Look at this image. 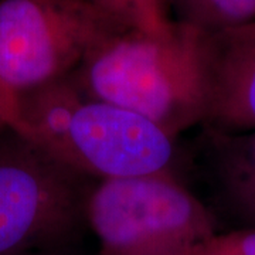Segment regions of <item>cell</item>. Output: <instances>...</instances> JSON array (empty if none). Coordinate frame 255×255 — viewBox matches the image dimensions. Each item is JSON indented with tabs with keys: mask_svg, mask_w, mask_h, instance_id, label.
Instances as JSON below:
<instances>
[{
	"mask_svg": "<svg viewBox=\"0 0 255 255\" xmlns=\"http://www.w3.org/2000/svg\"><path fill=\"white\" fill-rule=\"evenodd\" d=\"M85 220L100 255H190L217 233L210 210L172 172L101 180L88 194Z\"/></svg>",
	"mask_w": 255,
	"mask_h": 255,
	"instance_id": "cell-3",
	"label": "cell"
},
{
	"mask_svg": "<svg viewBox=\"0 0 255 255\" xmlns=\"http://www.w3.org/2000/svg\"><path fill=\"white\" fill-rule=\"evenodd\" d=\"M207 111L211 133L236 135L255 129V20L207 33Z\"/></svg>",
	"mask_w": 255,
	"mask_h": 255,
	"instance_id": "cell-6",
	"label": "cell"
},
{
	"mask_svg": "<svg viewBox=\"0 0 255 255\" xmlns=\"http://www.w3.org/2000/svg\"><path fill=\"white\" fill-rule=\"evenodd\" d=\"M87 176L21 136L0 132V255L55 251L85 219Z\"/></svg>",
	"mask_w": 255,
	"mask_h": 255,
	"instance_id": "cell-4",
	"label": "cell"
},
{
	"mask_svg": "<svg viewBox=\"0 0 255 255\" xmlns=\"http://www.w3.org/2000/svg\"><path fill=\"white\" fill-rule=\"evenodd\" d=\"M122 31L90 0H0V88L14 97L71 75Z\"/></svg>",
	"mask_w": 255,
	"mask_h": 255,
	"instance_id": "cell-5",
	"label": "cell"
},
{
	"mask_svg": "<svg viewBox=\"0 0 255 255\" xmlns=\"http://www.w3.org/2000/svg\"><path fill=\"white\" fill-rule=\"evenodd\" d=\"M184 23L219 33L255 20V0H176Z\"/></svg>",
	"mask_w": 255,
	"mask_h": 255,
	"instance_id": "cell-8",
	"label": "cell"
},
{
	"mask_svg": "<svg viewBox=\"0 0 255 255\" xmlns=\"http://www.w3.org/2000/svg\"><path fill=\"white\" fill-rule=\"evenodd\" d=\"M211 137L220 194L247 227L255 228V129L236 135L211 133Z\"/></svg>",
	"mask_w": 255,
	"mask_h": 255,
	"instance_id": "cell-7",
	"label": "cell"
},
{
	"mask_svg": "<svg viewBox=\"0 0 255 255\" xmlns=\"http://www.w3.org/2000/svg\"><path fill=\"white\" fill-rule=\"evenodd\" d=\"M127 30L160 34L172 26L167 0H90Z\"/></svg>",
	"mask_w": 255,
	"mask_h": 255,
	"instance_id": "cell-9",
	"label": "cell"
},
{
	"mask_svg": "<svg viewBox=\"0 0 255 255\" xmlns=\"http://www.w3.org/2000/svg\"><path fill=\"white\" fill-rule=\"evenodd\" d=\"M18 255H57L54 251H31V253H24Z\"/></svg>",
	"mask_w": 255,
	"mask_h": 255,
	"instance_id": "cell-12",
	"label": "cell"
},
{
	"mask_svg": "<svg viewBox=\"0 0 255 255\" xmlns=\"http://www.w3.org/2000/svg\"><path fill=\"white\" fill-rule=\"evenodd\" d=\"M71 77L88 97L135 112L176 139L206 118L207 33L180 20L160 34L127 30L94 48Z\"/></svg>",
	"mask_w": 255,
	"mask_h": 255,
	"instance_id": "cell-2",
	"label": "cell"
},
{
	"mask_svg": "<svg viewBox=\"0 0 255 255\" xmlns=\"http://www.w3.org/2000/svg\"><path fill=\"white\" fill-rule=\"evenodd\" d=\"M11 100H13V97H10L9 94H6L0 88V132L9 127L7 121H9Z\"/></svg>",
	"mask_w": 255,
	"mask_h": 255,
	"instance_id": "cell-11",
	"label": "cell"
},
{
	"mask_svg": "<svg viewBox=\"0 0 255 255\" xmlns=\"http://www.w3.org/2000/svg\"><path fill=\"white\" fill-rule=\"evenodd\" d=\"M7 125L87 177L129 179L172 172L176 146L135 112L88 97L71 75L14 95Z\"/></svg>",
	"mask_w": 255,
	"mask_h": 255,
	"instance_id": "cell-1",
	"label": "cell"
},
{
	"mask_svg": "<svg viewBox=\"0 0 255 255\" xmlns=\"http://www.w3.org/2000/svg\"><path fill=\"white\" fill-rule=\"evenodd\" d=\"M190 255H255V228L214 233L194 247Z\"/></svg>",
	"mask_w": 255,
	"mask_h": 255,
	"instance_id": "cell-10",
	"label": "cell"
}]
</instances>
